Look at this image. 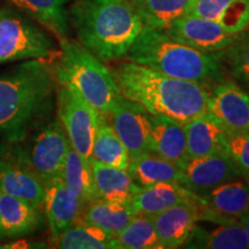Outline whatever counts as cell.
Masks as SVG:
<instances>
[{
  "label": "cell",
  "mask_w": 249,
  "mask_h": 249,
  "mask_svg": "<svg viewBox=\"0 0 249 249\" xmlns=\"http://www.w3.org/2000/svg\"><path fill=\"white\" fill-rule=\"evenodd\" d=\"M216 229L207 231L195 226L185 244L188 248L249 249V238L240 220L217 224Z\"/></svg>",
  "instance_id": "24"
},
{
  "label": "cell",
  "mask_w": 249,
  "mask_h": 249,
  "mask_svg": "<svg viewBox=\"0 0 249 249\" xmlns=\"http://www.w3.org/2000/svg\"><path fill=\"white\" fill-rule=\"evenodd\" d=\"M61 179L65 185L80 198L85 207L90 202L98 198L95 179H93L91 160L82 157L79 152L74 150L71 145L65 160Z\"/></svg>",
  "instance_id": "28"
},
{
  "label": "cell",
  "mask_w": 249,
  "mask_h": 249,
  "mask_svg": "<svg viewBox=\"0 0 249 249\" xmlns=\"http://www.w3.org/2000/svg\"><path fill=\"white\" fill-rule=\"evenodd\" d=\"M0 189L43 209L44 182L34 170L22 142L0 140Z\"/></svg>",
  "instance_id": "8"
},
{
  "label": "cell",
  "mask_w": 249,
  "mask_h": 249,
  "mask_svg": "<svg viewBox=\"0 0 249 249\" xmlns=\"http://www.w3.org/2000/svg\"><path fill=\"white\" fill-rule=\"evenodd\" d=\"M55 111L74 150L91 160L101 113L75 91L57 83Z\"/></svg>",
  "instance_id": "7"
},
{
  "label": "cell",
  "mask_w": 249,
  "mask_h": 249,
  "mask_svg": "<svg viewBox=\"0 0 249 249\" xmlns=\"http://www.w3.org/2000/svg\"><path fill=\"white\" fill-rule=\"evenodd\" d=\"M113 249H161L152 216L135 214L128 225L113 238Z\"/></svg>",
  "instance_id": "31"
},
{
  "label": "cell",
  "mask_w": 249,
  "mask_h": 249,
  "mask_svg": "<svg viewBox=\"0 0 249 249\" xmlns=\"http://www.w3.org/2000/svg\"><path fill=\"white\" fill-rule=\"evenodd\" d=\"M183 127L188 158L226 152V130L208 112L187 121Z\"/></svg>",
  "instance_id": "20"
},
{
  "label": "cell",
  "mask_w": 249,
  "mask_h": 249,
  "mask_svg": "<svg viewBox=\"0 0 249 249\" xmlns=\"http://www.w3.org/2000/svg\"><path fill=\"white\" fill-rule=\"evenodd\" d=\"M113 235L80 218L52 245L62 249H108L113 248Z\"/></svg>",
  "instance_id": "30"
},
{
  "label": "cell",
  "mask_w": 249,
  "mask_h": 249,
  "mask_svg": "<svg viewBox=\"0 0 249 249\" xmlns=\"http://www.w3.org/2000/svg\"><path fill=\"white\" fill-rule=\"evenodd\" d=\"M43 209L0 189V240H22L45 225Z\"/></svg>",
  "instance_id": "15"
},
{
  "label": "cell",
  "mask_w": 249,
  "mask_h": 249,
  "mask_svg": "<svg viewBox=\"0 0 249 249\" xmlns=\"http://www.w3.org/2000/svg\"><path fill=\"white\" fill-rule=\"evenodd\" d=\"M18 9L43 24L46 29L60 38H66L70 33L68 0H8Z\"/></svg>",
  "instance_id": "25"
},
{
  "label": "cell",
  "mask_w": 249,
  "mask_h": 249,
  "mask_svg": "<svg viewBox=\"0 0 249 249\" xmlns=\"http://www.w3.org/2000/svg\"><path fill=\"white\" fill-rule=\"evenodd\" d=\"M70 20L81 44L104 62L126 58L144 28L129 0H75Z\"/></svg>",
  "instance_id": "3"
},
{
  "label": "cell",
  "mask_w": 249,
  "mask_h": 249,
  "mask_svg": "<svg viewBox=\"0 0 249 249\" xmlns=\"http://www.w3.org/2000/svg\"><path fill=\"white\" fill-rule=\"evenodd\" d=\"M149 124L151 152L180 166L188 158L183 124L169 117L151 114H149Z\"/></svg>",
  "instance_id": "19"
},
{
  "label": "cell",
  "mask_w": 249,
  "mask_h": 249,
  "mask_svg": "<svg viewBox=\"0 0 249 249\" xmlns=\"http://www.w3.org/2000/svg\"><path fill=\"white\" fill-rule=\"evenodd\" d=\"M144 27L165 31L189 13L193 0H129Z\"/></svg>",
  "instance_id": "26"
},
{
  "label": "cell",
  "mask_w": 249,
  "mask_h": 249,
  "mask_svg": "<svg viewBox=\"0 0 249 249\" xmlns=\"http://www.w3.org/2000/svg\"><path fill=\"white\" fill-rule=\"evenodd\" d=\"M124 59L208 89L225 76L223 51H198L172 39L163 30L148 27L143 28Z\"/></svg>",
  "instance_id": "4"
},
{
  "label": "cell",
  "mask_w": 249,
  "mask_h": 249,
  "mask_svg": "<svg viewBox=\"0 0 249 249\" xmlns=\"http://www.w3.org/2000/svg\"><path fill=\"white\" fill-rule=\"evenodd\" d=\"M85 204L62 181L61 177L44 183V211L50 230V239L53 242L62 232L75 224L82 216Z\"/></svg>",
  "instance_id": "16"
},
{
  "label": "cell",
  "mask_w": 249,
  "mask_h": 249,
  "mask_svg": "<svg viewBox=\"0 0 249 249\" xmlns=\"http://www.w3.org/2000/svg\"><path fill=\"white\" fill-rule=\"evenodd\" d=\"M223 57L225 67H229L234 75L249 81V28L224 50Z\"/></svg>",
  "instance_id": "32"
},
{
  "label": "cell",
  "mask_w": 249,
  "mask_h": 249,
  "mask_svg": "<svg viewBox=\"0 0 249 249\" xmlns=\"http://www.w3.org/2000/svg\"><path fill=\"white\" fill-rule=\"evenodd\" d=\"M226 152L241 176L249 179V132L227 134Z\"/></svg>",
  "instance_id": "33"
},
{
  "label": "cell",
  "mask_w": 249,
  "mask_h": 249,
  "mask_svg": "<svg viewBox=\"0 0 249 249\" xmlns=\"http://www.w3.org/2000/svg\"><path fill=\"white\" fill-rule=\"evenodd\" d=\"M208 113L227 134L249 132V95L232 80L220 81L210 90Z\"/></svg>",
  "instance_id": "13"
},
{
  "label": "cell",
  "mask_w": 249,
  "mask_h": 249,
  "mask_svg": "<svg viewBox=\"0 0 249 249\" xmlns=\"http://www.w3.org/2000/svg\"><path fill=\"white\" fill-rule=\"evenodd\" d=\"M135 217L128 204L97 198L83 209L81 219L116 236Z\"/></svg>",
  "instance_id": "27"
},
{
  "label": "cell",
  "mask_w": 249,
  "mask_h": 249,
  "mask_svg": "<svg viewBox=\"0 0 249 249\" xmlns=\"http://www.w3.org/2000/svg\"><path fill=\"white\" fill-rule=\"evenodd\" d=\"M187 15L214 21L232 34L249 28V0H193Z\"/></svg>",
  "instance_id": "21"
},
{
  "label": "cell",
  "mask_w": 249,
  "mask_h": 249,
  "mask_svg": "<svg viewBox=\"0 0 249 249\" xmlns=\"http://www.w3.org/2000/svg\"><path fill=\"white\" fill-rule=\"evenodd\" d=\"M240 222H241L242 225H244L246 232H247V234H248V238H249V211L245 214L244 217L241 218Z\"/></svg>",
  "instance_id": "34"
},
{
  "label": "cell",
  "mask_w": 249,
  "mask_h": 249,
  "mask_svg": "<svg viewBox=\"0 0 249 249\" xmlns=\"http://www.w3.org/2000/svg\"><path fill=\"white\" fill-rule=\"evenodd\" d=\"M198 204H177L152 216L161 249L179 248L186 244L200 219Z\"/></svg>",
  "instance_id": "17"
},
{
  "label": "cell",
  "mask_w": 249,
  "mask_h": 249,
  "mask_svg": "<svg viewBox=\"0 0 249 249\" xmlns=\"http://www.w3.org/2000/svg\"><path fill=\"white\" fill-rule=\"evenodd\" d=\"M58 85L75 91L101 114H107L123 98L113 73L80 42L60 38L51 61Z\"/></svg>",
  "instance_id": "5"
},
{
  "label": "cell",
  "mask_w": 249,
  "mask_h": 249,
  "mask_svg": "<svg viewBox=\"0 0 249 249\" xmlns=\"http://www.w3.org/2000/svg\"><path fill=\"white\" fill-rule=\"evenodd\" d=\"M105 117L126 147L129 158L151 152L149 113L141 105L123 97Z\"/></svg>",
  "instance_id": "14"
},
{
  "label": "cell",
  "mask_w": 249,
  "mask_h": 249,
  "mask_svg": "<svg viewBox=\"0 0 249 249\" xmlns=\"http://www.w3.org/2000/svg\"><path fill=\"white\" fill-rule=\"evenodd\" d=\"M121 96L138 103L151 116L169 117L180 124L207 113L210 89L177 79L129 60L112 68Z\"/></svg>",
  "instance_id": "2"
},
{
  "label": "cell",
  "mask_w": 249,
  "mask_h": 249,
  "mask_svg": "<svg viewBox=\"0 0 249 249\" xmlns=\"http://www.w3.org/2000/svg\"><path fill=\"white\" fill-rule=\"evenodd\" d=\"M181 186L196 195H203L222 183L242 177L227 152L187 158L180 165Z\"/></svg>",
  "instance_id": "12"
},
{
  "label": "cell",
  "mask_w": 249,
  "mask_h": 249,
  "mask_svg": "<svg viewBox=\"0 0 249 249\" xmlns=\"http://www.w3.org/2000/svg\"><path fill=\"white\" fill-rule=\"evenodd\" d=\"M22 144L43 182L61 177L71 143L58 118L51 117L37 127Z\"/></svg>",
  "instance_id": "9"
},
{
  "label": "cell",
  "mask_w": 249,
  "mask_h": 249,
  "mask_svg": "<svg viewBox=\"0 0 249 249\" xmlns=\"http://www.w3.org/2000/svg\"><path fill=\"white\" fill-rule=\"evenodd\" d=\"M127 170L141 187L158 182H173L179 185L182 182L181 167L154 152L129 158Z\"/></svg>",
  "instance_id": "23"
},
{
  "label": "cell",
  "mask_w": 249,
  "mask_h": 249,
  "mask_svg": "<svg viewBox=\"0 0 249 249\" xmlns=\"http://www.w3.org/2000/svg\"><path fill=\"white\" fill-rule=\"evenodd\" d=\"M91 167L98 198L128 204L130 198L141 189L128 170L108 166L95 160H91Z\"/></svg>",
  "instance_id": "22"
},
{
  "label": "cell",
  "mask_w": 249,
  "mask_h": 249,
  "mask_svg": "<svg viewBox=\"0 0 249 249\" xmlns=\"http://www.w3.org/2000/svg\"><path fill=\"white\" fill-rule=\"evenodd\" d=\"M200 203V196L179 183L158 182L141 189L130 198L128 207L135 214H155L177 204Z\"/></svg>",
  "instance_id": "18"
},
{
  "label": "cell",
  "mask_w": 249,
  "mask_h": 249,
  "mask_svg": "<svg viewBox=\"0 0 249 249\" xmlns=\"http://www.w3.org/2000/svg\"><path fill=\"white\" fill-rule=\"evenodd\" d=\"M91 160L108 166L128 169L129 154L104 114H101L92 145Z\"/></svg>",
  "instance_id": "29"
},
{
  "label": "cell",
  "mask_w": 249,
  "mask_h": 249,
  "mask_svg": "<svg viewBox=\"0 0 249 249\" xmlns=\"http://www.w3.org/2000/svg\"><path fill=\"white\" fill-rule=\"evenodd\" d=\"M171 38L202 52L224 51L240 34H232L218 22L193 15L177 18L165 30Z\"/></svg>",
  "instance_id": "11"
},
{
  "label": "cell",
  "mask_w": 249,
  "mask_h": 249,
  "mask_svg": "<svg viewBox=\"0 0 249 249\" xmlns=\"http://www.w3.org/2000/svg\"><path fill=\"white\" fill-rule=\"evenodd\" d=\"M51 61L31 59L0 71L1 141L23 142L51 118L57 91Z\"/></svg>",
  "instance_id": "1"
},
{
  "label": "cell",
  "mask_w": 249,
  "mask_h": 249,
  "mask_svg": "<svg viewBox=\"0 0 249 249\" xmlns=\"http://www.w3.org/2000/svg\"><path fill=\"white\" fill-rule=\"evenodd\" d=\"M249 211V179L240 177L200 195L198 217L216 224L238 222Z\"/></svg>",
  "instance_id": "10"
},
{
  "label": "cell",
  "mask_w": 249,
  "mask_h": 249,
  "mask_svg": "<svg viewBox=\"0 0 249 249\" xmlns=\"http://www.w3.org/2000/svg\"><path fill=\"white\" fill-rule=\"evenodd\" d=\"M58 51L49 34L26 17L0 12V64L31 59L51 61Z\"/></svg>",
  "instance_id": "6"
}]
</instances>
